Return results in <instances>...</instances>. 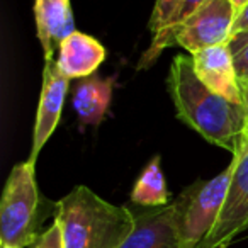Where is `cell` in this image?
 I'll list each match as a JSON object with an SVG mask.
<instances>
[{"label":"cell","instance_id":"1","mask_svg":"<svg viewBox=\"0 0 248 248\" xmlns=\"http://www.w3.org/2000/svg\"><path fill=\"white\" fill-rule=\"evenodd\" d=\"M175 116L207 143L234 155L247 133L245 106L211 92L194 72L190 55H177L167 77Z\"/></svg>","mask_w":248,"mask_h":248},{"label":"cell","instance_id":"2","mask_svg":"<svg viewBox=\"0 0 248 248\" xmlns=\"http://www.w3.org/2000/svg\"><path fill=\"white\" fill-rule=\"evenodd\" d=\"M53 219L62 228L63 248H119L136 224L135 211L107 202L87 186L62 197Z\"/></svg>","mask_w":248,"mask_h":248},{"label":"cell","instance_id":"3","mask_svg":"<svg viewBox=\"0 0 248 248\" xmlns=\"http://www.w3.org/2000/svg\"><path fill=\"white\" fill-rule=\"evenodd\" d=\"M55 214L56 202L39 192L36 163L26 160L14 165L0 201V243L29 248L45 231V221Z\"/></svg>","mask_w":248,"mask_h":248},{"label":"cell","instance_id":"4","mask_svg":"<svg viewBox=\"0 0 248 248\" xmlns=\"http://www.w3.org/2000/svg\"><path fill=\"white\" fill-rule=\"evenodd\" d=\"M233 163L209 180H196L173 201V217L180 248H201L211 234L226 199Z\"/></svg>","mask_w":248,"mask_h":248},{"label":"cell","instance_id":"5","mask_svg":"<svg viewBox=\"0 0 248 248\" xmlns=\"http://www.w3.org/2000/svg\"><path fill=\"white\" fill-rule=\"evenodd\" d=\"M234 19L236 12L231 0H206L162 43L150 45L140 60L138 68H148L163 49L172 46H180L194 55L211 46L228 45Z\"/></svg>","mask_w":248,"mask_h":248},{"label":"cell","instance_id":"6","mask_svg":"<svg viewBox=\"0 0 248 248\" xmlns=\"http://www.w3.org/2000/svg\"><path fill=\"white\" fill-rule=\"evenodd\" d=\"M233 173L226 199L211 234L201 248L228 247L238 234L248 230V133H245L236 153L231 155Z\"/></svg>","mask_w":248,"mask_h":248},{"label":"cell","instance_id":"7","mask_svg":"<svg viewBox=\"0 0 248 248\" xmlns=\"http://www.w3.org/2000/svg\"><path fill=\"white\" fill-rule=\"evenodd\" d=\"M70 78L60 70L56 60H45L43 68V85L39 93L38 110H36V123L32 131V148L29 162L36 163L46 141L51 138L58 123L62 119L63 106H65L66 93H68Z\"/></svg>","mask_w":248,"mask_h":248},{"label":"cell","instance_id":"8","mask_svg":"<svg viewBox=\"0 0 248 248\" xmlns=\"http://www.w3.org/2000/svg\"><path fill=\"white\" fill-rule=\"evenodd\" d=\"M192 63L197 78L217 95L234 104H243V90L238 78L234 55L228 45H217L194 53Z\"/></svg>","mask_w":248,"mask_h":248},{"label":"cell","instance_id":"9","mask_svg":"<svg viewBox=\"0 0 248 248\" xmlns=\"http://www.w3.org/2000/svg\"><path fill=\"white\" fill-rule=\"evenodd\" d=\"M135 217V230L119 248H180L172 202L163 207L140 209Z\"/></svg>","mask_w":248,"mask_h":248},{"label":"cell","instance_id":"10","mask_svg":"<svg viewBox=\"0 0 248 248\" xmlns=\"http://www.w3.org/2000/svg\"><path fill=\"white\" fill-rule=\"evenodd\" d=\"M34 19L45 60H53L55 49L75 31L72 4L70 0H34Z\"/></svg>","mask_w":248,"mask_h":248},{"label":"cell","instance_id":"11","mask_svg":"<svg viewBox=\"0 0 248 248\" xmlns=\"http://www.w3.org/2000/svg\"><path fill=\"white\" fill-rule=\"evenodd\" d=\"M104 60L106 48L95 38L80 31H73L63 39L56 56L60 70L70 80L89 78L92 73L97 72Z\"/></svg>","mask_w":248,"mask_h":248},{"label":"cell","instance_id":"12","mask_svg":"<svg viewBox=\"0 0 248 248\" xmlns=\"http://www.w3.org/2000/svg\"><path fill=\"white\" fill-rule=\"evenodd\" d=\"M114 90V78H82L73 93V109L82 126H99L107 116Z\"/></svg>","mask_w":248,"mask_h":248},{"label":"cell","instance_id":"13","mask_svg":"<svg viewBox=\"0 0 248 248\" xmlns=\"http://www.w3.org/2000/svg\"><path fill=\"white\" fill-rule=\"evenodd\" d=\"M129 199L140 207H163L170 204V192L158 155L153 156L140 173Z\"/></svg>","mask_w":248,"mask_h":248},{"label":"cell","instance_id":"14","mask_svg":"<svg viewBox=\"0 0 248 248\" xmlns=\"http://www.w3.org/2000/svg\"><path fill=\"white\" fill-rule=\"evenodd\" d=\"M204 2H206V0H179V2H177L175 11H173L170 21L165 24V28L160 29L156 34H153L152 45H158V43H162L163 39H165L167 36L173 31V29L179 28V26L182 24V22L186 21V19L189 17V16L192 14V12L196 11L201 4H204Z\"/></svg>","mask_w":248,"mask_h":248},{"label":"cell","instance_id":"15","mask_svg":"<svg viewBox=\"0 0 248 248\" xmlns=\"http://www.w3.org/2000/svg\"><path fill=\"white\" fill-rule=\"evenodd\" d=\"M231 53L234 55V66H236L238 78L241 85L248 82V34H238L228 41Z\"/></svg>","mask_w":248,"mask_h":248},{"label":"cell","instance_id":"16","mask_svg":"<svg viewBox=\"0 0 248 248\" xmlns=\"http://www.w3.org/2000/svg\"><path fill=\"white\" fill-rule=\"evenodd\" d=\"M177 2L179 0H155V7H153V12L148 21V28L153 34H156L160 29L165 28V24L170 21L173 11H175Z\"/></svg>","mask_w":248,"mask_h":248},{"label":"cell","instance_id":"17","mask_svg":"<svg viewBox=\"0 0 248 248\" xmlns=\"http://www.w3.org/2000/svg\"><path fill=\"white\" fill-rule=\"evenodd\" d=\"M29 248H63L62 228H60L58 221L53 219V223L39 234L38 240Z\"/></svg>","mask_w":248,"mask_h":248},{"label":"cell","instance_id":"18","mask_svg":"<svg viewBox=\"0 0 248 248\" xmlns=\"http://www.w3.org/2000/svg\"><path fill=\"white\" fill-rule=\"evenodd\" d=\"M238 34H248V5L236 16V19H234L233 28H231L230 39Z\"/></svg>","mask_w":248,"mask_h":248},{"label":"cell","instance_id":"19","mask_svg":"<svg viewBox=\"0 0 248 248\" xmlns=\"http://www.w3.org/2000/svg\"><path fill=\"white\" fill-rule=\"evenodd\" d=\"M231 4H233V9H234V12H236V16H238L248 5V0H231Z\"/></svg>","mask_w":248,"mask_h":248},{"label":"cell","instance_id":"20","mask_svg":"<svg viewBox=\"0 0 248 248\" xmlns=\"http://www.w3.org/2000/svg\"><path fill=\"white\" fill-rule=\"evenodd\" d=\"M241 90H243V104H245V109H247V114H248V82H245L241 85Z\"/></svg>","mask_w":248,"mask_h":248},{"label":"cell","instance_id":"21","mask_svg":"<svg viewBox=\"0 0 248 248\" xmlns=\"http://www.w3.org/2000/svg\"><path fill=\"white\" fill-rule=\"evenodd\" d=\"M0 248H16V247H7V245H2V243H0Z\"/></svg>","mask_w":248,"mask_h":248},{"label":"cell","instance_id":"22","mask_svg":"<svg viewBox=\"0 0 248 248\" xmlns=\"http://www.w3.org/2000/svg\"><path fill=\"white\" fill-rule=\"evenodd\" d=\"M247 133H248V124H247Z\"/></svg>","mask_w":248,"mask_h":248},{"label":"cell","instance_id":"23","mask_svg":"<svg viewBox=\"0 0 248 248\" xmlns=\"http://www.w3.org/2000/svg\"><path fill=\"white\" fill-rule=\"evenodd\" d=\"M219 248H226V247H219Z\"/></svg>","mask_w":248,"mask_h":248}]
</instances>
